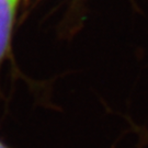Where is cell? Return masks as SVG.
<instances>
[{"mask_svg":"<svg viewBox=\"0 0 148 148\" xmlns=\"http://www.w3.org/2000/svg\"><path fill=\"white\" fill-rule=\"evenodd\" d=\"M19 0H0V67L9 53L12 24Z\"/></svg>","mask_w":148,"mask_h":148,"instance_id":"obj_1","label":"cell"},{"mask_svg":"<svg viewBox=\"0 0 148 148\" xmlns=\"http://www.w3.org/2000/svg\"><path fill=\"white\" fill-rule=\"evenodd\" d=\"M0 148H10V147H9V146H7V145H5V144L0 139Z\"/></svg>","mask_w":148,"mask_h":148,"instance_id":"obj_2","label":"cell"}]
</instances>
